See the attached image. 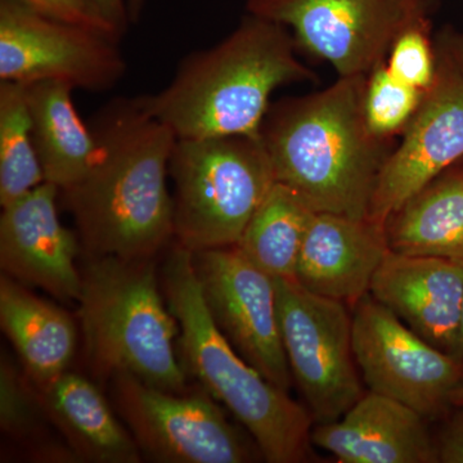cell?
<instances>
[{"instance_id":"cell-1","label":"cell","mask_w":463,"mask_h":463,"mask_svg":"<svg viewBox=\"0 0 463 463\" xmlns=\"http://www.w3.org/2000/svg\"><path fill=\"white\" fill-rule=\"evenodd\" d=\"M90 129V169L62 191L81 245L90 258L152 259L174 237L166 178L176 137L142 96L111 100Z\"/></svg>"},{"instance_id":"cell-2","label":"cell","mask_w":463,"mask_h":463,"mask_svg":"<svg viewBox=\"0 0 463 463\" xmlns=\"http://www.w3.org/2000/svg\"><path fill=\"white\" fill-rule=\"evenodd\" d=\"M365 78H337L325 90L279 100L261 124L277 182L316 213L368 218L381 170L397 145L367 123Z\"/></svg>"},{"instance_id":"cell-3","label":"cell","mask_w":463,"mask_h":463,"mask_svg":"<svg viewBox=\"0 0 463 463\" xmlns=\"http://www.w3.org/2000/svg\"><path fill=\"white\" fill-rule=\"evenodd\" d=\"M288 27L248 14L209 50L188 54L146 108L176 139L260 136L274 90L317 75L298 57Z\"/></svg>"},{"instance_id":"cell-4","label":"cell","mask_w":463,"mask_h":463,"mask_svg":"<svg viewBox=\"0 0 463 463\" xmlns=\"http://www.w3.org/2000/svg\"><path fill=\"white\" fill-rule=\"evenodd\" d=\"M163 282L167 307L179 326L184 373L245 426L265 461H307L312 414L265 379L225 339L207 309L190 250L179 243L172 250Z\"/></svg>"},{"instance_id":"cell-5","label":"cell","mask_w":463,"mask_h":463,"mask_svg":"<svg viewBox=\"0 0 463 463\" xmlns=\"http://www.w3.org/2000/svg\"><path fill=\"white\" fill-rule=\"evenodd\" d=\"M78 303L87 358L97 373H129L166 392H184L174 346L178 322L164 303L151 259L90 258Z\"/></svg>"},{"instance_id":"cell-6","label":"cell","mask_w":463,"mask_h":463,"mask_svg":"<svg viewBox=\"0 0 463 463\" xmlns=\"http://www.w3.org/2000/svg\"><path fill=\"white\" fill-rule=\"evenodd\" d=\"M169 175L174 237L192 252L236 246L277 183L260 136L245 134L176 139Z\"/></svg>"},{"instance_id":"cell-7","label":"cell","mask_w":463,"mask_h":463,"mask_svg":"<svg viewBox=\"0 0 463 463\" xmlns=\"http://www.w3.org/2000/svg\"><path fill=\"white\" fill-rule=\"evenodd\" d=\"M246 9L288 27L298 50L346 78L385 62L405 29L431 18L432 0H248Z\"/></svg>"},{"instance_id":"cell-8","label":"cell","mask_w":463,"mask_h":463,"mask_svg":"<svg viewBox=\"0 0 463 463\" xmlns=\"http://www.w3.org/2000/svg\"><path fill=\"white\" fill-rule=\"evenodd\" d=\"M435 71L377 181L368 219H386L408 197L463 157V32L434 33Z\"/></svg>"},{"instance_id":"cell-9","label":"cell","mask_w":463,"mask_h":463,"mask_svg":"<svg viewBox=\"0 0 463 463\" xmlns=\"http://www.w3.org/2000/svg\"><path fill=\"white\" fill-rule=\"evenodd\" d=\"M279 327L292 380L317 423L340 419L364 394L346 304L276 279Z\"/></svg>"},{"instance_id":"cell-10","label":"cell","mask_w":463,"mask_h":463,"mask_svg":"<svg viewBox=\"0 0 463 463\" xmlns=\"http://www.w3.org/2000/svg\"><path fill=\"white\" fill-rule=\"evenodd\" d=\"M353 349L370 392L395 399L428 421L447 419L463 386V361L411 330L371 294L354 306Z\"/></svg>"},{"instance_id":"cell-11","label":"cell","mask_w":463,"mask_h":463,"mask_svg":"<svg viewBox=\"0 0 463 463\" xmlns=\"http://www.w3.org/2000/svg\"><path fill=\"white\" fill-rule=\"evenodd\" d=\"M125 71L120 39L44 16L20 0H0V80L106 91Z\"/></svg>"},{"instance_id":"cell-12","label":"cell","mask_w":463,"mask_h":463,"mask_svg":"<svg viewBox=\"0 0 463 463\" xmlns=\"http://www.w3.org/2000/svg\"><path fill=\"white\" fill-rule=\"evenodd\" d=\"M174 392L129 373L114 376L118 413L141 452L163 463H246L255 459L214 398Z\"/></svg>"},{"instance_id":"cell-13","label":"cell","mask_w":463,"mask_h":463,"mask_svg":"<svg viewBox=\"0 0 463 463\" xmlns=\"http://www.w3.org/2000/svg\"><path fill=\"white\" fill-rule=\"evenodd\" d=\"M203 298L232 346L274 386L294 380L279 327L277 283L237 246L192 252Z\"/></svg>"},{"instance_id":"cell-14","label":"cell","mask_w":463,"mask_h":463,"mask_svg":"<svg viewBox=\"0 0 463 463\" xmlns=\"http://www.w3.org/2000/svg\"><path fill=\"white\" fill-rule=\"evenodd\" d=\"M60 190L44 182L0 216V265L5 274L61 301H78L81 273L76 269L79 242L61 223Z\"/></svg>"},{"instance_id":"cell-15","label":"cell","mask_w":463,"mask_h":463,"mask_svg":"<svg viewBox=\"0 0 463 463\" xmlns=\"http://www.w3.org/2000/svg\"><path fill=\"white\" fill-rule=\"evenodd\" d=\"M370 294L431 345L456 356L461 326L463 261L389 250L374 273Z\"/></svg>"},{"instance_id":"cell-16","label":"cell","mask_w":463,"mask_h":463,"mask_svg":"<svg viewBox=\"0 0 463 463\" xmlns=\"http://www.w3.org/2000/svg\"><path fill=\"white\" fill-rule=\"evenodd\" d=\"M428 420L395 399L364 392L340 419L313 426L310 441L341 463H435Z\"/></svg>"},{"instance_id":"cell-17","label":"cell","mask_w":463,"mask_h":463,"mask_svg":"<svg viewBox=\"0 0 463 463\" xmlns=\"http://www.w3.org/2000/svg\"><path fill=\"white\" fill-rule=\"evenodd\" d=\"M385 227L368 218L316 213L298 257L295 279L321 297L355 306L389 252Z\"/></svg>"},{"instance_id":"cell-18","label":"cell","mask_w":463,"mask_h":463,"mask_svg":"<svg viewBox=\"0 0 463 463\" xmlns=\"http://www.w3.org/2000/svg\"><path fill=\"white\" fill-rule=\"evenodd\" d=\"M48 419L79 461L138 463L141 449L90 380L65 373L39 388Z\"/></svg>"},{"instance_id":"cell-19","label":"cell","mask_w":463,"mask_h":463,"mask_svg":"<svg viewBox=\"0 0 463 463\" xmlns=\"http://www.w3.org/2000/svg\"><path fill=\"white\" fill-rule=\"evenodd\" d=\"M385 233L399 254L463 261V157L392 212Z\"/></svg>"},{"instance_id":"cell-20","label":"cell","mask_w":463,"mask_h":463,"mask_svg":"<svg viewBox=\"0 0 463 463\" xmlns=\"http://www.w3.org/2000/svg\"><path fill=\"white\" fill-rule=\"evenodd\" d=\"M0 325L38 388L67 373L76 346L71 317L7 274L0 279Z\"/></svg>"},{"instance_id":"cell-21","label":"cell","mask_w":463,"mask_h":463,"mask_svg":"<svg viewBox=\"0 0 463 463\" xmlns=\"http://www.w3.org/2000/svg\"><path fill=\"white\" fill-rule=\"evenodd\" d=\"M72 90L57 81L25 85L33 147L44 181L60 192L83 178L96 152L93 132L76 111Z\"/></svg>"},{"instance_id":"cell-22","label":"cell","mask_w":463,"mask_h":463,"mask_svg":"<svg viewBox=\"0 0 463 463\" xmlns=\"http://www.w3.org/2000/svg\"><path fill=\"white\" fill-rule=\"evenodd\" d=\"M315 214L298 192L277 182L236 246L273 279H295L301 248Z\"/></svg>"},{"instance_id":"cell-23","label":"cell","mask_w":463,"mask_h":463,"mask_svg":"<svg viewBox=\"0 0 463 463\" xmlns=\"http://www.w3.org/2000/svg\"><path fill=\"white\" fill-rule=\"evenodd\" d=\"M33 147L25 85L0 83V205H11L44 183Z\"/></svg>"},{"instance_id":"cell-24","label":"cell","mask_w":463,"mask_h":463,"mask_svg":"<svg viewBox=\"0 0 463 463\" xmlns=\"http://www.w3.org/2000/svg\"><path fill=\"white\" fill-rule=\"evenodd\" d=\"M422 90L392 74L385 62L365 78L364 114L371 130L383 139H398L421 100Z\"/></svg>"},{"instance_id":"cell-25","label":"cell","mask_w":463,"mask_h":463,"mask_svg":"<svg viewBox=\"0 0 463 463\" xmlns=\"http://www.w3.org/2000/svg\"><path fill=\"white\" fill-rule=\"evenodd\" d=\"M47 416L41 392L29 374L21 373L3 353L0 362V428L14 440L35 439Z\"/></svg>"},{"instance_id":"cell-26","label":"cell","mask_w":463,"mask_h":463,"mask_svg":"<svg viewBox=\"0 0 463 463\" xmlns=\"http://www.w3.org/2000/svg\"><path fill=\"white\" fill-rule=\"evenodd\" d=\"M386 65L404 83L426 90L434 78L435 47L431 18L405 29L392 43Z\"/></svg>"},{"instance_id":"cell-27","label":"cell","mask_w":463,"mask_h":463,"mask_svg":"<svg viewBox=\"0 0 463 463\" xmlns=\"http://www.w3.org/2000/svg\"><path fill=\"white\" fill-rule=\"evenodd\" d=\"M44 16L109 33L121 39V33L105 17L97 0H20Z\"/></svg>"},{"instance_id":"cell-28","label":"cell","mask_w":463,"mask_h":463,"mask_svg":"<svg viewBox=\"0 0 463 463\" xmlns=\"http://www.w3.org/2000/svg\"><path fill=\"white\" fill-rule=\"evenodd\" d=\"M438 459L441 463H463V407L447 417L437 438Z\"/></svg>"},{"instance_id":"cell-29","label":"cell","mask_w":463,"mask_h":463,"mask_svg":"<svg viewBox=\"0 0 463 463\" xmlns=\"http://www.w3.org/2000/svg\"><path fill=\"white\" fill-rule=\"evenodd\" d=\"M100 11L121 35L127 33L132 25L128 14L127 0H97Z\"/></svg>"},{"instance_id":"cell-30","label":"cell","mask_w":463,"mask_h":463,"mask_svg":"<svg viewBox=\"0 0 463 463\" xmlns=\"http://www.w3.org/2000/svg\"><path fill=\"white\" fill-rule=\"evenodd\" d=\"M146 2H147V0H127L128 14H129V20L132 25H136V24L141 21Z\"/></svg>"},{"instance_id":"cell-31","label":"cell","mask_w":463,"mask_h":463,"mask_svg":"<svg viewBox=\"0 0 463 463\" xmlns=\"http://www.w3.org/2000/svg\"><path fill=\"white\" fill-rule=\"evenodd\" d=\"M456 356L463 361V298H462V313H461V326H459V337L458 346H457Z\"/></svg>"},{"instance_id":"cell-32","label":"cell","mask_w":463,"mask_h":463,"mask_svg":"<svg viewBox=\"0 0 463 463\" xmlns=\"http://www.w3.org/2000/svg\"><path fill=\"white\" fill-rule=\"evenodd\" d=\"M453 404H455V408L463 407V386L456 392L455 399H453Z\"/></svg>"}]
</instances>
